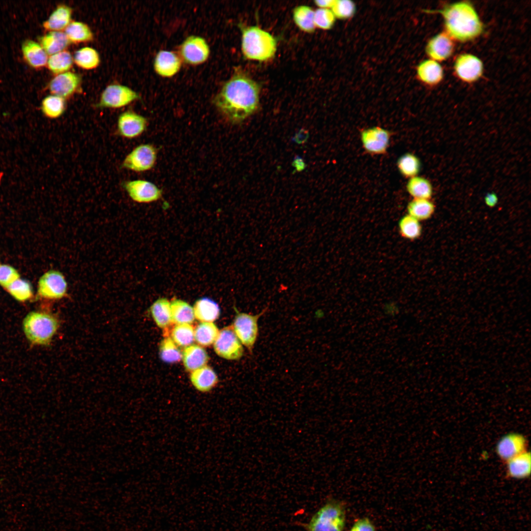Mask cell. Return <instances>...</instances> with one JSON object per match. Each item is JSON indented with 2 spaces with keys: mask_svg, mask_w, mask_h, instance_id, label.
<instances>
[{
  "mask_svg": "<svg viewBox=\"0 0 531 531\" xmlns=\"http://www.w3.org/2000/svg\"><path fill=\"white\" fill-rule=\"evenodd\" d=\"M485 203L489 207L495 206L498 201L497 195L494 193L487 194L484 198Z\"/></svg>",
  "mask_w": 531,
  "mask_h": 531,
  "instance_id": "cell-48",
  "label": "cell"
},
{
  "mask_svg": "<svg viewBox=\"0 0 531 531\" xmlns=\"http://www.w3.org/2000/svg\"><path fill=\"white\" fill-rule=\"evenodd\" d=\"M258 84L242 72H236L214 97L217 109L229 121L242 122L254 114L259 106Z\"/></svg>",
  "mask_w": 531,
  "mask_h": 531,
  "instance_id": "cell-1",
  "label": "cell"
},
{
  "mask_svg": "<svg viewBox=\"0 0 531 531\" xmlns=\"http://www.w3.org/2000/svg\"><path fill=\"white\" fill-rule=\"evenodd\" d=\"M59 326L58 320L53 315L42 312H31L24 320V331L33 344H49Z\"/></svg>",
  "mask_w": 531,
  "mask_h": 531,
  "instance_id": "cell-5",
  "label": "cell"
},
{
  "mask_svg": "<svg viewBox=\"0 0 531 531\" xmlns=\"http://www.w3.org/2000/svg\"><path fill=\"white\" fill-rule=\"evenodd\" d=\"M73 62V58L70 53L64 50L50 56L47 64L51 72L58 75L68 71L72 66Z\"/></svg>",
  "mask_w": 531,
  "mask_h": 531,
  "instance_id": "cell-38",
  "label": "cell"
},
{
  "mask_svg": "<svg viewBox=\"0 0 531 531\" xmlns=\"http://www.w3.org/2000/svg\"><path fill=\"white\" fill-rule=\"evenodd\" d=\"M6 289L13 297L20 301H26L32 295L31 286L30 283L25 280L19 278Z\"/></svg>",
  "mask_w": 531,
  "mask_h": 531,
  "instance_id": "cell-42",
  "label": "cell"
},
{
  "mask_svg": "<svg viewBox=\"0 0 531 531\" xmlns=\"http://www.w3.org/2000/svg\"><path fill=\"white\" fill-rule=\"evenodd\" d=\"M314 11L306 5H300L293 10V19L295 24L301 30L311 33L316 28L314 22Z\"/></svg>",
  "mask_w": 531,
  "mask_h": 531,
  "instance_id": "cell-35",
  "label": "cell"
},
{
  "mask_svg": "<svg viewBox=\"0 0 531 531\" xmlns=\"http://www.w3.org/2000/svg\"><path fill=\"white\" fill-rule=\"evenodd\" d=\"M67 289L65 278L59 271L51 270L46 272L38 281V294L44 298L61 299L66 295Z\"/></svg>",
  "mask_w": 531,
  "mask_h": 531,
  "instance_id": "cell-11",
  "label": "cell"
},
{
  "mask_svg": "<svg viewBox=\"0 0 531 531\" xmlns=\"http://www.w3.org/2000/svg\"><path fill=\"white\" fill-rule=\"evenodd\" d=\"M182 359L185 369L192 372L206 366L209 357L203 347L191 345L184 350Z\"/></svg>",
  "mask_w": 531,
  "mask_h": 531,
  "instance_id": "cell-21",
  "label": "cell"
},
{
  "mask_svg": "<svg viewBox=\"0 0 531 531\" xmlns=\"http://www.w3.org/2000/svg\"><path fill=\"white\" fill-rule=\"evenodd\" d=\"M348 531H376L372 521L367 517L359 518L354 520Z\"/></svg>",
  "mask_w": 531,
  "mask_h": 531,
  "instance_id": "cell-46",
  "label": "cell"
},
{
  "mask_svg": "<svg viewBox=\"0 0 531 531\" xmlns=\"http://www.w3.org/2000/svg\"><path fill=\"white\" fill-rule=\"evenodd\" d=\"M157 150L149 144L140 145L124 158L121 167L135 172H143L152 169L156 161Z\"/></svg>",
  "mask_w": 531,
  "mask_h": 531,
  "instance_id": "cell-7",
  "label": "cell"
},
{
  "mask_svg": "<svg viewBox=\"0 0 531 531\" xmlns=\"http://www.w3.org/2000/svg\"><path fill=\"white\" fill-rule=\"evenodd\" d=\"M159 355L163 361L170 363L180 361L182 357V353L172 339L169 337L162 340L159 347Z\"/></svg>",
  "mask_w": 531,
  "mask_h": 531,
  "instance_id": "cell-40",
  "label": "cell"
},
{
  "mask_svg": "<svg viewBox=\"0 0 531 531\" xmlns=\"http://www.w3.org/2000/svg\"><path fill=\"white\" fill-rule=\"evenodd\" d=\"M72 9L66 5H59L43 24L50 31L64 30L71 23Z\"/></svg>",
  "mask_w": 531,
  "mask_h": 531,
  "instance_id": "cell-25",
  "label": "cell"
},
{
  "mask_svg": "<svg viewBox=\"0 0 531 531\" xmlns=\"http://www.w3.org/2000/svg\"><path fill=\"white\" fill-rule=\"evenodd\" d=\"M179 52L181 59L185 63L198 65L207 60L210 50L207 43L203 38L191 35L182 43Z\"/></svg>",
  "mask_w": 531,
  "mask_h": 531,
  "instance_id": "cell-13",
  "label": "cell"
},
{
  "mask_svg": "<svg viewBox=\"0 0 531 531\" xmlns=\"http://www.w3.org/2000/svg\"><path fill=\"white\" fill-rule=\"evenodd\" d=\"M171 335L177 345L187 347L191 345L194 340V329L188 324H176Z\"/></svg>",
  "mask_w": 531,
  "mask_h": 531,
  "instance_id": "cell-41",
  "label": "cell"
},
{
  "mask_svg": "<svg viewBox=\"0 0 531 531\" xmlns=\"http://www.w3.org/2000/svg\"><path fill=\"white\" fill-rule=\"evenodd\" d=\"M398 228L401 236L407 239H417L422 233V227L419 221L409 214L400 219Z\"/></svg>",
  "mask_w": 531,
  "mask_h": 531,
  "instance_id": "cell-39",
  "label": "cell"
},
{
  "mask_svg": "<svg viewBox=\"0 0 531 531\" xmlns=\"http://www.w3.org/2000/svg\"><path fill=\"white\" fill-rule=\"evenodd\" d=\"M41 111L48 118L56 119L61 117L65 110V99L55 95L44 98L41 103Z\"/></svg>",
  "mask_w": 531,
  "mask_h": 531,
  "instance_id": "cell-36",
  "label": "cell"
},
{
  "mask_svg": "<svg viewBox=\"0 0 531 531\" xmlns=\"http://www.w3.org/2000/svg\"><path fill=\"white\" fill-rule=\"evenodd\" d=\"M19 277V274L13 267L6 265H0V285L3 287L7 288Z\"/></svg>",
  "mask_w": 531,
  "mask_h": 531,
  "instance_id": "cell-45",
  "label": "cell"
},
{
  "mask_svg": "<svg viewBox=\"0 0 531 531\" xmlns=\"http://www.w3.org/2000/svg\"><path fill=\"white\" fill-rule=\"evenodd\" d=\"M335 1V0H315L314 2L319 8L331 9Z\"/></svg>",
  "mask_w": 531,
  "mask_h": 531,
  "instance_id": "cell-49",
  "label": "cell"
},
{
  "mask_svg": "<svg viewBox=\"0 0 531 531\" xmlns=\"http://www.w3.org/2000/svg\"><path fill=\"white\" fill-rule=\"evenodd\" d=\"M526 440L522 435L512 433L503 437L497 443L496 452L506 461L526 451Z\"/></svg>",
  "mask_w": 531,
  "mask_h": 531,
  "instance_id": "cell-17",
  "label": "cell"
},
{
  "mask_svg": "<svg viewBox=\"0 0 531 531\" xmlns=\"http://www.w3.org/2000/svg\"><path fill=\"white\" fill-rule=\"evenodd\" d=\"M418 78L428 85H435L442 79L443 71L441 66L435 60L427 59L421 62L417 67Z\"/></svg>",
  "mask_w": 531,
  "mask_h": 531,
  "instance_id": "cell-27",
  "label": "cell"
},
{
  "mask_svg": "<svg viewBox=\"0 0 531 531\" xmlns=\"http://www.w3.org/2000/svg\"><path fill=\"white\" fill-rule=\"evenodd\" d=\"M73 60L78 67L86 70H91L99 65L100 59L99 55L95 49L89 47H85L75 52Z\"/></svg>",
  "mask_w": 531,
  "mask_h": 531,
  "instance_id": "cell-34",
  "label": "cell"
},
{
  "mask_svg": "<svg viewBox=\"0 0 531 531\" xmlns=\"http://www.w3.org/2000/svg\"><path fill=\"white\" fill-rule=\"evenodd\" d=\"M40 45L47 55L50 56L64 51L70 44L62 31H52L39 38Z\"/></svg>",
  "mask_w": 531,
  "mask_h": 531,
  "instance_id": "cell-26",
  "label": "cell"
},
{
  "mask_svg": "<svg viewBox=\"0 0 531 531\" xmlns=\"http://www.w3.org/2000/svg\"><path fill=\"white\" fill-rule=\"evenodd\" d=\"M150 311L155 323L160 328H165L172 323L171 302L167 299H157L150 306Z\"/></svg>",
  "mask_w": 531,
  "mask_h": 531,
  "instance_id": "cell-30",
  "label": "cell"
},
{
  "mask_svg": "<svg viewBox=\"0 0 531 531\" xmlns=\"http://www.w3.org/2000/svg\"><path fill=\"white\" fill-rule=\"evenodd\" d=\"M64 32L70 43L88 42L93 38V33L89 27L81 22H71Z\"/></svg>",
  "mask_w": 531,
  "mask_h": 531,
  "instance_id": "cell-32",
  "label": "cell"
},
{
  "mask_svg": "<svg viewBox=\"0 0 531 531\" xmlns=\"http://www.w3.org/2000/svg\"><path fill=\"white\" fill-rule=\"evenodd\" d=\"M391 133L384 128L373 126L365 128L360 133V141L364 150L373 155L386 152L390 142Z\"/></svg>",
  "mask_w": 531,
  "mask_h": 531,
  "instance_id": "cell-10",
  "label": "cell"
},
{
  "mask_svg": "<svg viewBox=\"0 0 531 531\" xmlns=\"http://www.w3.org/2000/svg\"><path fill=\"white\" fill-rule=\"evenodd\" d=\"M193 308L195 318L202 322L212 323L220 316V310L218 304L207 297L198 299Z\"/></svg>",
  "mask_w": 531,
  "mask_h": 531,
  "instance_id": "cell-24",
  "label": "cell"
},
{
  "mask_svg": "<svg viewBox=\"0 0 531 531\" xmlns=\"http://www.w3.org/2000/svg\"><path fill=\"white\" fill-rule=\"evenodd\" d=\"M22 50L25 59L31 67L39 68L45 66L48 61V55L38 43L27 40L22 44Z\"/></svg>",
  "mask_w": 531,
  "mask_h": 531,
  "instance_id": "cell-23",
  "label": "cell"
},
{
  "mask_svg": "<svg viewBox=\"0 0 531 531\" xmlns=\"http://www.w3.org/2000/svg\"><path fill=\"white\" fill-rule=\"evenodd\" d=\"M81 83L78 75L67 71L56 76L49 84V90L53 95L64 99L70 97L78 89Z\"/></svg>",
  "mask_w": 531,
  "mask_h": 531,
  "instance_id": "cell-16",
  "label": "cell"
},
{
  "mask_svg": "<svg viewBox=\"0 0 531 531\" xmlns=\"http://www.w3.org/2000/svg\"><path fill=\"white\" fill-rule=\"evenodd\" d=\"M216 354L228 360H238L242 357L244 350L242 344L232 327L227 326L219 331L213 343Z\"/></svg>",
  "mask_w": 531,
  "mask_h": 531,
  "instance_id": "cell-9",
  "label": "cell"
},
{
  "mask_svg": "<svg viewBox=\"0 0 531 531\" xmlns=\"http://www.w3.org/2000/svg\"><path fill=\"white\" fill-rule=\"evenodd\" d=\"M400 311L399 306L394 302L387 303L384 305L383 308V313L388 317H395L399 314Z\"/></svg>",
  "mask_w": 531,
  "mask_h": 531,
  "instance_id": "cell-47",
  "label": "cell"
},
{
  "mask_svg": "<svg viewBox=\"0 0 531 531\" xmlns=\"http://www.w3.org/2000/svg\"><path fill=\"white\" fill-rule=\"evenodd\" d=\"M421 164L419 158L414 154L407 152L400 156L397 161V167L400 174L406 178L418 176Z\"/></svg>",
  "mask_w": 531,
  "mask_h": 531,
  "instance_id": "cell-33",
  "label": "cell"
},
{
  "mask_svg": "<svg viewBox=\"0 0 531 531\" xmlns=\"http://www.w3.org/2000/svg\"><path fill=\"white\" fill-rule=\"evenodd\" d=\"M336 18L330 9L318 8L314 11L315 27L327 30L333 26Z\"/></svg>",
  "mask_w": 531,
  "mask_h": 531,
  "instance_id": "cell-44",
  "label": "cell"
},
{
  "mask_svg": "<svg viewBox=\"0 0 531 531\" xmlns=\"http://www.w3.org/2000/svg\"><path fill=\"white\" fill-rule=\"evenodd\" d=\"M123 187L130 198L139 203H150L160 199L162 190L150 181L135 179L125 181Z\"/></svg>",
  "mask_w": 531,
  "mask_h": 531,
  "instance_id": "cell-12",
  "label": "cell"
},
{
  "mask_svg": "<svg viewBox=\"0 0 531 531\" xmlns=\"http://www.w3.org/2000/svg\"><path fill=\"white\" fill-rule=\"evenodd\" d=\"M294 166L295 169L298 171L303 170L305 167V164L300 158H297L294 161Z\"/></svg>",
  "mask_w": 531,
  "mask_h": 531,
  "instance_id": "cell-50",
  "label": "cell"
},
{
  "mask_svg": "<svg viewBox=\"0 0 531 531\" xmlns=\"http://www.w3.org/2000/svg\"><path fill=\"white\" fill-rule=\"evenodd\" d=\"M406 188L413 199H430L433 193L431 182L426 178L418 176L409 178Z\"/></svg>",
  "mask_w": 531,
  "mask_h": 531,
  "instance_id": "cell-28",
  "label": "cell"
},
{
  "mask_svg": "<svg viewBox=\"0 0 531 531\" xmlns=\"http://www.w3.org/2000/svg\"><path fill=\"white\" fill-rule=\"evenodd\" d=\"M219 332L213 323L202 322L194 329V340L201 346H208L214 342Z\"/></svg>",
  "mask_w": 531,
  "mask_h": 531,
  "instance_id": "cell-37",
  "label": "cell"
},
{
  "mask_svg": "<svg viewBox=\"0 0 531 531\" xmlns=\"http://www.w3.org/2000/svg\"><path fill=\"white\" fill-rule=\"evenodd\" d=\"M181 65V59L177 55L166 50L158 52L153 63L155 71L163 77H171L175 75L179 70Z\"/></svg>",
  "mask_w": 531,
  "mask_h": 531,
  "instance_id": "cell-18",
  "label": "cell"
},
{
  "mask_svg": "<svg viewBox=\"0 0 531 531\" xmlns=\"http://www.w3.org/2000/svg\"><path fill=\"white\" fill-rule=\"evenodd\" d=\"M407 208L408 214L420 221L429 219L434 213L435 206L430 199H413Z\"/></svg>",
  "mask_w": 531,
  "mask_h": 531,
  "instance_id": "cell-31",
  "label": "cell"
},
{
  "mask_svg": "<svg viewBox=\"0 0 531 531\" xmlns=\"http://www.w3.org/2000/svg\"><path fill=\"white\" fill-rule=\"evenodd\" d=\"M172 323L176 324H191L195 320L193 308L186 302L174 299L171 302Z\"/></svg>",
  "mask_w": 531,
  "mask_h": 531,
  "instance_id": "cell-29",
  "label": "cell"
},
{
  "mask_svg": "<svg viewBox=\"0 0 531 531\" xmlns=\"http://www.w3.org/2000/svg\"><path fill=\"white\" fill-rule=\"evenodd\" d=\"M346 523L345 503L329 499L304 524V528L305 531H344Z\"/></svg>",
  "mask_w": 531,
  "mask_h": 531,
  "instance_id": "cell-4",
  "label": "cell"
},
{
  "mask_svg": "<svg viewBox=\"0 0 531 531\" xmlns=\"http://www.w3.org/2000/svg\"><path fill=\"white\" fill-rule=\"evenodd\" d=\"M138 93L129 87L119 84L108 86L102 92L97 107L120 108L139 99Z\"/></svg>",
  "mask_w": 531,
  "mask_h": 531,
  "instance_id": "cell-8",
  "label": "cell"
},
{
  "mask_svg": "<svg viewBox=\"0 0 531 531\" xmlns=\"http://www.w3.org/2000/svg\"><path fill=\"white\" fill-rule=\"evenodd\" d=\"M147 126V118L132 111L122 113L117 121L118 134L127 139L140 136L146 130Z\"/></svg>",
  "mask_w": 531,
  "mask_h": 531,
  "instance_id": "cell-14",
  "label": "cell"
},
{
  "mask_svg": "<svg viewBox=\"0 0 531 531\" xmlns=\"http://www.w3.org/2000/svg\"><path fill=\"white\" fill-rule=\"evenodd\" d=\"M335 18L345 20L353 17L356 11L354 3L349 0H336L330 9Z\"/></svg>",
  "mask_w": 531,
  "mask_h": 531,
  "instance_id": "cell-43",
  "label": "cell"
},
{
  "mask_svg": "<svg viewBox=\"0 0 531 531\" xmlns=\"http://www.w3.org/2000/svg\"><path fill=\"white\" fill-rule=\"evenodd\" d=\"M241 32V50L245 58L263 61L274 56L277 42L270 33L257 26L243 27Z\"/></svg>",
  "mask_w": 531,
  "mask_h": 531,
  "instance_id": "cell-3",
  "label": "cell"
},
{
  "mask_svg": "<svg viewBox=\"0 0 531 531\" xmlns=\"http://www.w3.org/2000/svg\"><path fill=\"white\" fill-rule=\"evenodd\" d=\"M190 380L195 389L202 393L210 391L218 383L214 371L206 365L191 372Z\"/></svg>",
  "mask_w": 531,
  "mask_h": 531,
  "instance_id": "cell-20",
  "label": "cell"
},
{
  "mask_svg": "<svg viewBox=\"0 0 531 531\" xmlns=\"http://www.w3.org/2000/svg\"><path fill=\"white\" fill-rule=\"evenodd\" d=\"M266 310L255 315L238 312L234 320L232 327L234 332L250 353L252 354L259 334L258 320Z\"/></svg>",
  "mask_w": 531,
  "mask_h": 531,
  "instance_id": "cell-6",
  "label": "cell"
},
{
  "mask_svg": "<svg viewBox=\"0 0 531 531\" xmlns=\"http://www.w3.org/2000/svg\"><path fill=\"white\" fill-rule=\"evenodd\" d=\"M453 43L445 33H440L428 42L426 52L433 60H443L449 58L453 50Z\"/></svg>",
  "mask_w": 531,
  "mask_h": 531,
  "instance_id": "cell-19",
  "label": "cell"
},
{
  "mask_svg": "<svg viewBox=\"0 0 531 531\" xmlns=\"http://www.w3.org/2000/svg\"><path fill=\"white\" fill-rule=\"evenodd\" d=\"M454 69L461 79L465 82H472L478 79L481 75L483 65L481 61L476 57L464 54L457 58Z\"/></svg>",
  "mask_w": 531,
  "mask_h": 531,
  "instance_id": "cell-15",
  "label": "cell"
},
{
  "mask_svg": "<svg viewBox=\"0 0 531 531\" xmlns=\"http://www.w3.org/2000/svg\"><path fill=\"white\" fill-rule=\"evenodd\" d=\"M442 15L449 35L457 40L466 41L478 36L482 24L473 7L466 2L445 6L439 11Z\"/></svg>",
  "mask_w": 531,
  "mask_h": 531,
  "instance_id": "cell-2",
  "label": "cell"
},
{
  "mask_svg": "<svg viewBox=\"0 0 531 531\" xmlns=\"http://www.w3.org/2000/svg\"><path fill=\"white\" fill-rule=\"evenodd\" d=\"M507 476L515 479H524L531 473V455L526 451L507 461Z\"/></svg>",
  "mask_w": 531,
  "mask_h": 531,
  "instance_id": "cell-22",
  "label": "cell"
}]
</instances>
